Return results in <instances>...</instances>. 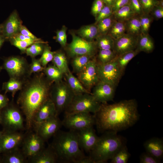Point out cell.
<instances>
[{
	"instance_id": "obj_1",
	"label": "cell",
	"mask_w": 163,
	"mask_h": 163,
	"mask_svg": "<svg viewBox=\"0 0 163 163\" xmlns=\"http://www.w3.org/2000/svg\"><path fill=\"white\" fill-rule=\"evenodd\" d=\"M94 114L97 130L102 133L106 131L117 132L125 130L134 125L139 117L135 99L111 104H101L99 110Z\"/></svg>"
},
{
	"instance_id": "obj_2",
	"label": "cell",
	"mask_w": 163,
	"mask_h": 163,
	"mask_svg": "<svg viewBox=\"0 0 163 163\" xmlns=\"http://www.w3.org/2000/svg\"><path fill=\"white\" fill-rule=\"evenodd\" d=\"M34 74L24 82L17 101L25 117L27 129L33 126L34 117L38 109L50 98L53 83L47 79L43 72Z\"/></svg>"
},
{
	"instance_id": "obj_3",
	"label": "cell",
	"mask_w": 163,
	"mask_h": 163,
	"mask_svg": "<svg viewBox=\"0 0 163 163\" xmlns=\"http://www.w3.org/2000/svg\"><path fill=\"white\" fill-rule=\"evenodd\" d=\"M54 136L50 145L57 156L58 161L78 163L86 156L80 147L76 131L59 130Z\"/></svg>"
},
{
	"instance_id": "obj_4",
	"label": "cell",
	"mask_w": 163,
	"mask_h": 163,
	"mask_svg": "<svg viewBox=\"0 0 163 163\" xmlns=\"http://www.w3.org/2000/svg\"><path fill=\"white\" fill-rule=\"evenodd\" d=\"M99 137L94 148L89 152L93 163H106L125 145L123 139L117 132L108 131Z\"/></svg>"
},
{
	"instance_id": "obj_5",
	"label": "cell",
	"mask_w": 163,
	"mask_h": 163,
	"mask_svg": "<svg viewBox=\"0 0 163 163\" xmlns=\"http://www.w3.org/2000/svg\"><path fill=\"white\" fill-rule=\"evenodd\" d=\"M3 131H18L24 127V119L23 113L19 107L13 103L9 102L8 105L0 112Z\"/></svg>"
},
{
	"instance_id": "obj_6",
	"label": "cell",
	"mask_w": 163,
	"mask_h": 163,
	"mask_svg": "<svg viewBox=\"0 0 163 163\" xmlns=\"http://www.w3.org/2000/svg\"><path fill=\"white\" fill-rule=\"evenodd\" d=\"M75 94L65 82L54 83L51 88L50 98L54 103L58 115L64 111L72 101Z\"/></svg>"
},
{
	"instance_id": "obj_7",
	"label": "cell",
	"mask_w": 163,
	"mask_h": 163,
	"mask_svg": "<svg viewBox=\"0 0 163 163\" xmlns=\"http://www.w3.org/2000/svg\"><path fill=\"white\" fill-rule=\"evenodd\" d=\"M101 104L91 94L75 95L70 104L64 110L65 113L87 112L94 114L99 110Z\"/></svg>"
},
{
	"instance_id": "obj_8",
	"label": "cell",
	"mask_w": 163,
	"mask_h": 163,
	"mask_svg": "<svg viewBox=\"0 0 163 163\" xmlns=\"http://www.w3.org/2000/svg\"><path fill=\"white\" fill-rule=\"evenodd\" d=\"M10 78L25 82L31 76L29 73V64L24 57L11 56L5 59L2 66Z\"/></svg>"
},
{
	"instance_id": "obj_9",
	"label": "cell",
	"mask_w": 163,
	"mask_h": 163,
	"mask_svg": "<svg viewBox=\"0 0 163 163\" xmlns=\"http://www.w3.org/2000/svg\"><path fill=\"white\" fill-rule=\"evenodd\" d=\"M72 41L65 48L69 57L88 55L94 56L98 49L95 41H88L83 39L75 33L70 32Z\"/></svg>"
},
{
	"instance_id": "obj_10",
	"label": "cell",
	"mask_w": 163,
	"mask_h": 163,
	"mask_svg": "<svg viewBox=\"0 0 163 163\" xmlns=\"http://www.w3.org/2000/svg\"><path fill=\"white\" fill-rule=\"evenodd\" d=\"M62 126L70 130L78 131L95 124L94 114L87 112L65 113Z\"/></svg>"
},
{
	"instance_id": "obj_11",
	"label": "cell",
	"mask_w": 163,
	"mask_h": 163,
	"mask_svg": "<svg viewBox=\"0 0 163 163\" xmlns=\"http://www.w3.org/2000/svg\"><path fill=\"white\" fill-rule=\"evenodd\" d=\"M116 56L106 63L97 62V73L99 81L109 83L115 87L118 84L123 74L118 65Z\"/></svg>"
},
{
	"instance_id": "obj_12",
	"label": "cell",
	"mask_w": 163,
	"mask_h": 163,
	"mask_svg": "<svg viewBox=\"0 0 163 163\" xmlns=\"http://www.w3.org/2000/svg\"><path fill=\"white\" fill-rule=\"evenodd\" d=\"M77 74V78L82 85L91 92V89L99 81L97 73V61L95 56Z\"/></svg>"
},
{
	"instance_id": "obj_13",
	"label": "cell",
	"mask_w": 163,
	"mask_h": 163,
	"mask_svg": "<svg viewBox=\"0 0 163 163\" xmlns=\"http://www.w3.org/2000/svg\"><path fill=\"white\" fill-rule=\"evenodd\" d=\"M58 116L52 117L33 125L35 132L45 141L54 135L62 126Z\"/></svg>"
},
{
	"instance_id": "obj_14",
	"label": "cell",
	"mask_w": 163,
	"mask_h": 163,
	"mask_svg": "<svg viewBox=\"0 0 163 163\" xmlns=\"http://www.w3.org/2000/svg\"><path fill=\"white\" fill-rule=\"evenodd\" d=\"M45 141L36 132H30L25 135L23 140L22 152L27 158L29 159L45 147Z\"/></svg>"
},
{
	"instance_id": "obj_15",
	"label": "cell",
	"mask_w": 163,
	"mask_h": 163,
	"mask_svg": "<svg viewBox=\"0 0 163 163\" xmlns=\"http://www.w3.org/2000/svg\"><path fill=\"white\" fill-rule=\"evenodd\" d=\"M3 131L0 140V154L19 148L25 135L18 131Z\"/></svg>"
},
{
	"instance_id": "obj_16",
	"label": "cell",
	"mask_w": 163,
	"mask_h": 163,
	"mask_svg": "<svg viewBox=\"0 0 163 163\" xmlns=\"http://www.w3.org/2000/svg\"><path fill=\"white\" fill-rule=\"evenodd\" d=\"M116 87L109 83L99 81L94 87L91 94L101 104L113 100Z\"/></svg>"
},
{
	"instance_id": "obj_17",
	"label": "cell",
	"mask_w": 163,
	"mask_h": 163,
	"mask_svg": "<svg viewBox=\"0 0 163 163\" xmlns=\"http://www.w3.org/2000/svg\"><path fill=\"white\" fill-rule=\"evenodd\" d=\"M93 126L77 132L80 147L86 152H89L94 148L99 138Z\"/></svg>"
},
{
	"instance_id": "obj_18",
	"label": "cell",
	"mask_w": 163,
	"mask_h": 163,
	"mask_svg": "<svg viewBox=\"0 0 163 163\" xmlns=\"http://www.w3.org/2000/svg\"><path fill=\"white\" fill-rule=\"evenodd\" d=\"M138 36L126 33L114 40L113 50L117 56L136 50Z\"/></svg>"
},
{
	"instance_id": "obj_19",
	"label": "cell",
	"mask_w": 163,
	"mask_h": 163,
	"mask_svg": "<svg viewBox=\"0 0 163 163\" xmlns=\"http://www.w3.org/2000/svg\"><path fill=\"white\" fill-rule=\"evenodd\" d=\"M3 24L2 34L6 40H9L19 33L22 25L16 11H13Z\"/></svg>"
},
{
	"instance_id": "obj_20",
	"label": "cell",
	"mask_w": 163,
	"mask_h": 163,
	"mask_svg": "<svg viewBox=\"0 0 163 163\" xmlns=\"http://www.w3.org/2000/svg\"><path fill=\"white\" fill-rule=\"evenodd\" d=\"M55 116H58L56 108L49 98L40 106L36 112L33 119V126Z\"/></svg>"
},
{
	"instance_id": "obj_21",
	"label": "cell",
	"mask_w": 163,
	"mask_h": 163,
	"mask_svg": "<svg viewBox=\"0 0 163 163\" xmlns=\"http://www.w3.org/2000/svg\"><path fill=\"white\" fill-rule=\"evenodd\" d=\"M29 159L32 163H55L58 161L57 156L50 145L47 148L44 147Z\"/></svg>"
},
{
	"instance_id": "obj_22",
	"label": "cell",
	"mask_w": 163,
	"mask_h": 163,
	"mask_svg": "<svg viewBox=\"0 0 163 163\" xmlns=\"http://www.w3.org/2000/svg\"><path fill=\"white\" fill-rule=\"evenodd\" d=\"M143 145L146 152L161 160L163 156V139L162 138L153 137L146 141Z\"/></svg>"
},
{
	"instance_id": "obj_23",
	"label": "cell",
	"mask_w": 163,
	"mask_h": 163,
	"mask_svg": "<svg viewBox=\"0 0 163 163\" xmlns=\"http://www.w3.org/2000/svg\"><path fill=\"white\" fill-rule=\"evenodd\" d=\"M1 154L0 163H25L28 161L22 150L19 148Z\"/></svg>"
},
{
	"instance_id": "obj_24",
	"label": "cell",
	"mask_w": 163,
	"mask_h": 163,
	"mask_svg": "<svg viewBox=\"0 0 163 163\" xmlns=\"http://www.w3.org/2000/svg\"><path fill=\"white\" fill-rule=\"evenodd\" d=\"M79 37L88 41L91 42L99 35V33L96 24H93L82 27L77 31Z\"/></svg>"
},
{
	"instance_id": "obj_25",
	"label": "cell",
	"mask_w": 163,
	"mask_h": 163,
	"mask_svg": "<svg viewBox=\"0 0 163 163\" xmlns=\"http://www.w3.org/2000/svg\"><path fill=\"white\" fill-rule=\"evenodd\" d=\"M64 75L66 82L74 94L77 95L83 93L91 94L82 85L78 79L72 74L69 70Z\"/></svg>"
},
{
	"instance_id": "obj_26",
	"label": "cell",
	"mask_w": 163,
	"mask_h": 163,
	"mask_svg": "<svg viewBox=\"0 0 163 163\" xmlns=\"http://www.w3.org/2000/svg\"><path fill=\"white\" fill-rule=\"evenodd\" d=\"M154 48V42L149 34L141 33L138 36L136 50L139 53L142 51L149 53L153 51Z\"/></svg>"
},
{
	"instance_id": "obj_27",
	"label": "cell",
	"mask_w": 163,
	"mask_h": 163,
	"mask_svg": "<svg viewBox=\"0 0 163 163\" xmlns=\"http://www.w3.org/2000/svg\"><path fill=\"white\" fill-rule=\"evenodd\" d=\"M52 61L53 64L58 68L64 75L70 70L66 56L65 53L61 50L55 51Z\"/></svg>"
},
{
	"instance_id": "obj_28",
	"label": "cell",
	"mask_w": 163,
	"mask_h": 163,
	"mask_svg": "<svg viewBox=\"0 0 163 163\" xmlns=\"http://www.w3.org/2000/svg\"><path fill=\"white\" fill-rule=\"evenodd\" d=\"M43 72L47 79L53 83L62 80L63 73L53 64L44 67Z\"/></svg>"
},
{
	"instance_id": "obj_29",
	"label": "cell",
	"mask_w": 163,
	"mask_h": 163,
	"mask_svg": "<svg viewBox=\"0 0 163 163\" xmlns=\"http://www.w3.org/2000/svg\"><path fill=\"white\" fill-rule=\"evenodd\" d=\"M25 82L18 79L10 78L9 80L3 83L2 89L5 91V94L8 92L11 93L12 96L14 98L15 94L20 91Z\"/></svg>"
},
{
	"instance_id": "obj_30",
	"label": "cell",
	"mask_w": 163,
	"mask_h": 163,
	"mask_svg": "<svg viewBox=\"0 0 163 163\" xmlns=\"http://www.w3.org/2000/svg\"><path fill=\"white\" fill-rule=\"evenodd\" d=\"M113 14L115 20L124 22L136 15L129 5L117 10L113 13Z\"/></svg>"
},
{
	"instance_id": "obj_31",
	"label": "cell",
	"mask_w": 163,
	"mask_h": 163,
	"mask_svg": "<svg viewBox=\"0 0 163 163\" xmlns=\"http://www.w3.org/2000/svg\"><path fill=\"white\" fill-rule=\"evenodd\" d=\"M126 33L138 36L141 33L139 16L135 15L125 22Z\"/></svg>"
},
{
	"instance_id": "obj_32",
	"label": "cell",
	"mask_w": 163,
	"mask_h": 163,
	"mask_svg": "<svg viewBox=\"0 0 163 163\" xmlns=\"http://www.w3.org/2000/svg\"><path fill=\"white\" fill-rule=\"evenodd\" d=\"M126 33L125 22L115 20L107 34L114 40L123 35Z\"/></svg>"
},
{
	"instance_id": "obj_33",
	"label": "cell",
	"mask_w": 163,
	"mask_h": 163,
	"mask_svg": "<svg viewBox=\"0 0 163 163\" xmlns=\"http://www.w3.org/2000/svg\"><path fill=\"white\" fill-rule=\"evenodd\" d=\"M94 56L83 55L72 58V66L73 72L77 74L81 71L89 61Z\"/></svg>"
},
{
	"instance_id": "obj_34",
	"label": "cell",
	"mask_w": 163,
	"mask_h": 163,
	"mask_svg": "<svg viewBox=\"0 0 163 163\" xmlns=\"http://www.w3.org/2000/svg\"><path fill=\"white\" fill-rule=\"evenodd\" d=\"M95 41L99 50H113L114 40L108 34L99 35Z\"/></svg>"
},
{
	"instance_id": "obj_35",
	"label": "cell",
	"mask_w": 163,
	"mask_h": 163,
	"mask_svg": "<svg viewBox=\"0 0 163 163\" xmlns=\"http://www.w3.org/2000/svg\"><path fill=\"white\" fill-rule=\"evenodd\" d=\"M139 53V52L135 50L117 55V62L119 67L123 72L129 62Z\"/></svg>"
},
{
	"instance_id": "obj_36",
	"label": "cell",
	"mask_w": 163,
	"mask_h": 163,
	"mask_svg": "<svg viewBox=\"0 0 163 163\" xmlns=\"http://www.w3.org/2000/svg\"><path fill=\"white\" fill-rule=\"evenodd\" d=\"M126 145H123L116 152L110 159L111 163H126L130 157Z\"/></svg>"
},
{
	"instance_id": "obj_37",
	"label": "cell",
	"mask_w": 163,
	"mask_h": 163,
	"mask_svg": "<svg viewBox=\"0 0 163 163\" xmlns=\"http://www.w3.org/2000/svg\"><path fill=\"white\" fill-rule=\"evenodd\" d=\"M46 43L47 42L43 41L34 43L27 48L25 53L27 56H30L31 58L41 55Z\"/></svg>"
},
{
	"instance_id": "obj_38",
	"label": "cell",
	"mask_w": 163,
	"mask_h": 163,
	"mask_svg": "<svg viewBox=\"0 0 163 163\" xmlns=\"http://www.w3.org/2000/svg\"><path fill=\"white\" fill-rule=\"evenodd\" d=\"M113 50H99L97 55V62L99 64H105L113 60L116 56Z\"/></svg>"
},
{
	"instance_id": "obj_39",
	"label": "cell",
	"mask_w": 163,
	"mask_h": 163,
	"mask_svg": "<svg viewBox=\"0 0 163 163\" xmlns=\"http://www.w3.org/2000/svg\"><path fill=\"white\" fill-rule=\"evenodd\" d=\"M115 20L112 14L101 20L96 24L99 35L107 34Z\"/></svg>"
},
{
	"instance_id": "obj_40",
	"label": "cell",
	"mask_w": 163,
	"mask_h": 163,
	"mask_svg": "<svg viewBox=\"0 0 163 163\" xmlns=\"http://www.w3.org/2000/svg\"><path fill=\"white\" fill-rule=\"evenodd\" d=\"M139 16L141 27V33L149 34L153 18L150 14L143 13Z\"/></svg>"
},
{
	"instance_id": "obj_41",
	"label": "cell",
	"mask_w": 163,
	"mask_h": 163,
	"mask_svg": "<svg viewBox=\"0 0 163 163\" xmlns=\"http://www.w3.org/2000/svg\"><path fill=\"white\" fill-rule=\"evenodd\" d=\"M55 51H52L51 47L46 43L45 44L44 49L39 60L43 67H46L47 64L52 61L55 53Z\"/></svg>"
},
{
	"instance_id": "obj_42",
	"label": "cell",
	"mask_w": 163,
	"mask_h": 163,
	"mask_svg": "<svg viewBox=\"0 0 163 163\" xmlns=\"http://www.w3.org/2000/svg\"><path fill=\"white\" fill-rule=\"evenodd\" d=\"M9 40L11 44L20 50L22 53H25L27 47L33 43L37 42L23 41L14 37L11 38Z\"/></svg>"
},
{
	"instance_id": "obj_43",
	"label": "cell",
	"mask_w": 163,
	"mask_h": 163,
	"mask_svg": "<svg viewBox=\"0 0 163 163\" xmlns=\"http://www.w3.org/2000/svg\"><path fill=\"white\" fill-rule=\"evenodd\" d=\"M67 29V27L65 26H63L61 29L57 30L56 36L54 37L56 41L64 48L66 46Z\"/></svg>"
},
{
	"instance_id": "obj_44",
	"label": "cell",
	"mask_w": 163,
	"mask_h": 163,
	"mask_svg": "<svg viewBox=\"0 0 163 163\" xmlns=\"http://www.w3.org/2000/svg\"><path fill=\"white\" fill-rule=\"evenodd\" d=\"M44 67L41 65L39 59L32 58L31 63L29 64V73L30 76L32 74L39 73L43 72Z\"/></svg>"
},
{
	"instance_id": "obj_45",
	"label": "cell",
	"mask_w": 163,
	"mask_h": 163,
	"mask_svg": "<svg viewBox=\"0 0 163 163\" xmlns=\"http://www.w3.org/2000/svg\"><path fill=\"white\" fill-rule=\"evenodd\" d=\"M144 13L149 14L153 8L159 5L158 0H139Z\"/></svg>"
},
{
	"instance_id": "obj_46",
	"label": "cell",
	"mask_w": 163,
	"mask_h": 163,
	"mask_svg": "<svg viewBox=\"0 0 163 163\" xmlns=\"http://www.w3.org/2000/svg\"><path fill=\"white\" fill-rule=\"evenodd\" d=\"M112 14V7L105 5L95 18V21L94 23L96 24L101 20L108 18Z\"/></svg>"
},
{
	"instance_id": "obj_47",
	"label": "cell",
	"mask_w": 163,
	"mask_h": 163,
	"mask_svg": "<svg viewBox=\"0 0 163 163\" xmlns=\"http://www.w3.org/2000/svg\"><path fill=\"white\" fill-rule=\"evenodd\" d=\"M139 160L140 163H160L161 162V160L146 152L141 154Z\"/></svg>"
},
{
	"instance_id": "obj_48",
	"label": "cell",
	"mask_w": 163,
	"mask_h": 163,
	"mask_svg": "<svg viewBox=\"0 0 163 163\" xmlns=\"http://www.w3.org/2000/svg\"><path fill=\"white\" fill-rule=\"evenodd\" d=\"M129 5L136 15L139 16L144 13L139 0H130Z\"/></svg>"
},
{
	"instance_id": "obj_49",
	"label": "cell",
	"mask_w": 163,
	"mask_h": 163,
	"mask_svg": "<svg viewBox=\"0 0 163 163\" xmlns=\"http://www.w3.org/2000/svg\"><path fill=\"white\" fill-rule=\"evenodd\" d=\"M104 5L103 0H94L91 8V13L95 18Z\"/></svg>"
},
{
	"instance_id": "obj_50",
	"label": "cell",
	"mask_w": 163,
	"mask_h": 163,
	"mask_svg": "<svg viewBox=\"0 0 163 163\" xmlns=\"http://www.w3.org/2000/svg\"><path fill=\"white\" fill-rule=\"evenodd\" d=\"M153 18L158 20L163 17V6L160 5L155 6L149 13Z\"/></svg>"
},
{
	"instance_id": "obj_51",
	"label": "cell",
	"mask_w": 163,
	"mask_h": 163,
	"mask_svg": "<svg viewBox=\"0 0 163 163\" xmlns=\"http://www.w3.org/2000/svg\"><path fill=\"white\" fill-rule=\"evenodd\" d=\"M130 0H115L112 6L113 13L120 8L129 5Z\"/></svg>"
},
{
	"instance_id": "obj_52",
	"label": "cell",
	"mask_w": 163,
	"mask_h": 163,
	"mask_svg": "<svg viewBox=\"0 0 163 163\" xmlns=\"http://www.w3.org/2000/svg\"><path fill=\"white\" fill-rule=\"evenodd\" d=\"M19 33L24 35L30 37L33 39L37 40H41L40 38H38L33 34L25 26L22 25L19 29Z\"/></svg>"
},
{
	"instance_id": "obj_53",
	"label": "cell",
	"mask_w": 163,
	"mask_h": 163,
	"mask_svg": "<svg viewBox=\"0 0 163 163\" xmlns=\"http://www.w3.org/2000/svg\"><path fill=\"white\" fill-rule=\"evenodd\" d=\"M9 102V100L6 94H2L0 91V112Z\"/></svg>"
},
{
	"instance_id": "obj_54",
	"label": "cell",
	"mask_w": 163,
	"mask_h": 163,
	"mask_svg": "<svg viewBox=\"0 0 163 163\" xmlns=\"http://www.w3.org/2000/svg\"><path fill=\"white\" fill-rule=\"evenodd\" d=\"M12 37H14L21 40L27 41L37 42L43 41V40H36L30 37L27 36L23 35L19 33L17 34Z\"/></svg>"
},
{
	"instance_id": "obj_55",
	"label": "cell",
	"mask_w": 163,
	"mask_h": 163,
	"mask_svg": "<svg viewBox=\"0 0 163 163\" xmlns=\"http://www.w3.org/2000/svg\"><path fill=\"white\" fill-rule=\"evenodd\" d=\"M78 163H93V162L89 156H86L81 160Z\"/></svg>"
},
{
	"instance_id": "obj_56",
	"label": "cell",
	"mask_w": 163,
	"mask_h": 163,
	"mask_svg": "<svg viewBox=\"0 0 163 163\" xmlns=\"http://www.w3.org/2000/svg\"><path fill=\"white\" fill-rule=\"evenodd\" d=\"M115 0H103L105 5L112 7Z\"/></svg>"
},
{
	"instance_id": "obj_57",
	"label": "cell",
	"mask_w": 163,
	"mask_h": 163,
	"mask_svg": "<svg viewBox=\"0 0 163 163\" xmlns=\"http://www.w3.org/2000/svg\"><path fill=\"white\" fill-rule=\"evenodd\" d=\"M6 40L5 37L2 34L0 35V49Z\"/></svg>"
},
{
	"instance_id": "obj_58",
	"label": "cell",
	"mask_w": 163,
	"mask_h": 163,
	"mask_svg": "<svg viewBox=\"0 0 163 163\" xmlns=\"http://www.w3.org/2000/svg\"><path fill=\"white\" fill-rule=\"evenodd\" d=\"M3 28V24H0V35L2 34Z\"/></svg>"
},
{
	"instance_id": "obj_59",
	"label": "cell",
	"mask_w": 163,
	"mask_h": 163,
	"mask_svg": "<svg viewBox=\"0 0 163 163\" xmlns=\"http://www.w3.org/2000/svg\"><path fill=\"white\" fill-rule=\"evenodd\" d=\"M3 130L2 131H0V140L1 138V137L2 136V134L3 133Z\"/></svg>"
},
{
	"instance_id": "obj_60",
	"label": "cell",
	"mask_w": 163,
	"mask_h": 163,
	"mask_svg": "<svg viewBox=\"0 0 163 163\" xmlns=\"http://www.w3.org/2000/svg\"><path fill=\"white\" fill-rule=\"evenodd\" d=\"M3 69H2V66H0V72H1L2 70Z\"/></svg>"
},
{
	"instance_id": "obj_61",
	"label": "cell",
	"mask_w": 163,
	"mask_h": 163,
	"mask_svg": "<svg viewBox=\"0 0 163 163\" xmlns=\"http://www.w3.org/2000/svg\"><path fill=\"white\" fill-rule=\"evenodd\" d=\"M1 114L0 113V124L1 123Z\"/></svg>"
}]
</instances>
